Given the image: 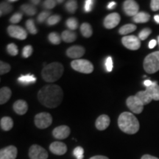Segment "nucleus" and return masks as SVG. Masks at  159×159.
I'll return each instance as SVG.
<instances>
[{
  "mask_svg": "<svg viewBox=\"0 0 159 159\" xmlns=\"http://www.w3.org/2000/svg\"><path fill=\"white\" fill-rule=\"evenodd\" d=\"M94 1L93 0H86L85 2V5H84V11L86 13H90L92 11L93 6H94Z\"/></svg>",
  "mask_w": 159,
  "mask_h": 159,
  "instance_id": "c03bdc74",
  "label": "nucleus"
},
{
  "mask_svg": "<svg viewBox=\"0 0 159 159\" xmlns=\"http://www.w3.org/2000/svg\"><path fill=\"white\" fill-rule=\"evenodd\" d=\"M111 123V119L109 116L106 114L100 115L98 118L97 119L96 122H95V126L97 130H104L108 128Z\"/></svg>",
  "mask_w": 159,
  "mask_h": 159,
  "instance_id": "f3484780",
  "label": "nucleus"
},
{
  "mask_svg": "<svg viewBox=\"0 0 159 159\" xmlns=\"http://www.w3.org/2000/svg\"><path fill=\"white\" fill-rule=\"evenodd\" d=\"M136 96L138 97L139 100L142 102V104L144 105L149 104L152 100V97L150 96V94H149V92L147 90L139 91L136 94Z\"/></svg>",
  "mask_w": 159,
  "mask_h": 159,
  "instance_id": "4be33fe9",
  "label": "nucleus"
},
{
  "mask_svg": "<svg viewBox=\"0 0 159 159\" xmlns=\"http://www.w3.org/2000/svg\"><path fill=\"white\" fill-rule=\"evenodd\" d=\"M13 107L15 112L19 115L25 114L28 110V105L27 102L23 99H19V100L16 101Z\"/></svg>",
  "mask_w": 159,
  "mask_h": 159,
  "instance_id": "a211bd4d",
  "label": "nucleus"
},
{
  "mask_svg": "<svg viewBox=\"0 0 159 159\" xmlns=\"http://www.w3.org/2000/svg\"><path fill=\"white\" fill-rule=\"evenodd\" d=\"M49 41L54 45H58L61 42V37L57 33L53 32V33H49L48 35Z\"/></svg>",
  "mask_w": 159,
  "mask_h": 159,
  "instance_id": "c756f323",
  "label": "nucleus"
},
{
  "mask_svg": "<svg viewBox=\"0 0 159 159\" xmlns=\"http://www.w3.org/2000/svg\"><path fill=\"white\" fill-rule=\"evenodd\" d=\"M11 69V65L8 63L0 61V74L5 75L6 73H8Z\"/></svg>",
  "mask_w": 159,
  "mask_h": 159,
  "instance_id": "e433bc0d",
  "label": "nucleus"
},
{
  "mask_svg": "<svg viewBox=\"0 0 159 159\" xmlns=\"http://www.w3.org/2000/svg\"><path fill=\"white\" fill-rule=\"evenodd\" d=\"M152 83H153V82H152L150 80H145L144 82V85L146 88H148V87H150L152 85Z\"/></svg>",
  "mask_w": 159,
  "mask_h": 159,
  "instance_id": "8fccbe9b",
  "label": "nucleus"
},
{
  "mask_svg": "<svg viewBox=\"0 0 159 159\" xmlns=\"http://www.w3.org/2000/svg\"><path fill=\"white\" fill-rule=\"evenodd\" d=\"M157 44V41L156 40H151L150 41V43H149V48L150 49H153L155 47H156Z\"/></svg>",
  "mask_w": 159,
  "mask_h": 159,
  "instance_id": "de8ad7c7",
  "label": "nucleus"
},
{
  "mask_svg": "<svg viewBox=\"0 0 159 159\" xmlns=\"http://www.w3.org/2000/svg\"><path fill=\"white\" fill-rule=\"evenodd\" d=\"M136 26L134 25H132V24H128V25H123L122 27H121L119 30V33L120 35H128L129 33H133V32L135 31L136 30Z\"/></svg>",
  "mask_w": 159,
  "mask_h": 159,
  "instance_id": "c85d7f7f",
  "label": "nucleus"
},
{
  "mask_svg": "<svg viewBox=\"0 0 159 159\" xmlns=\"http://www.w3.org/2000/svg\"><path fill=\"white\" fill-rule=\"evenodd\" d=\"M13 5L9 2H2L0 4V16H4L13 11Z\"/></svg>",
  "mask_w": 159,
  "mask_h": 159,
  "instance_id": "bb28decb",
  "label": "nucleus"
},
{
  "mask_svg": "<svg viewBox=\"0 0 159 159\" xmlns=\"http://www.w3.org/2000/svg\"><path fill=\"white\" fill-rule=\"evenodd\" d=\"M30 2L33 4V5H39V4L40 3V1H39V0H36V1H34V0H33V1H30Z\"/></svg>",
  "mask_w": 159,
  "mask_h": 159,
  "instance_id": "864d4df0",
  "label": "nucleus"
},
{
  "mask_svg": "<svg viewBox=\"0 0 159 159\" xmlns=\"http://www.w3.org/2000/svg\"><path fill=\"white\" fill-rule=\"evenodd\" d=\"M51 12L49 11H44L43 12H41L40 14L37 17V20L38 22L39 23H43V21H46V20H48L49 17L51 16Z\"/></svg>",
  "mask_w": 159,
  "mask_h": 159,
  "instance_id": "f704fd0d",
  "label": "nucleus"
},
{
  "mask_svg": "<svg viewBox=\"0 0 159 159\" xmlns=\"http://www.w3.org/2000/svg\"><path fill=\"white\" fill-rule=\"evenodd\" d=\"M61 19V16L52 15L49 18L48 20L47 21V25H49V26H53V25H57V23L60 22Z\"/></svg>",
  "mask_w": 159,
  "mask_h": 159,
  "instance_id": "c9c22d12",
  "label": "nucleus"
},
{
  "mask_svg": "<svg viewBox=\"0 0 159 159\" xmlns=\"http://www.w3.org/2000/svg\"><path fill=\"white\" fill-rule=\"evenodd\" d=\"M66 25L67 27H68L71 31H74L78 27V21H77V19H75L74 17L69 18V19L66 20Z\"/></svg>",
  "mask_w": 159,
  "mask_h": 159,
  "instance_id": "2f4dec72",
  "label": "nucleus"
},
{
  "mask_svg": "<svg viewBox=\"0 0 159 159\" xmlns=\"http://www.w3.org/2000/svg\"><path fill=\"white\" fill-rule=\"evenodd\" d=\"M116 6V2H111L108 3V6H107V8H108V10H112V9H114Z\"/></svg>",
  "mask_w": 159,
  "mask_h": 159,
  "instance_id": "49530a36",
  "label": "nucleus"
},
{
  "mask_svg": "<svg viewBox=\"0 0 159 159\" xmlns=\"http://www.w3.org/2000/svg\"><path fill=\"white\" fill-rule=\"evenodd\" d=\"M119 128L127 134H135L140 128L139 120L134 114L129 112H123L118 118Z\"/></svg>",
  "mask_w": 159,
  "mask_h": 159,
  "instance_id": "f03ea898",
  "label": "nucleus"
},
{
  "mask_svg": "<svg viewBox=\"0 0 159 159\" xmlns=\"http://www.w3.org/2000/svg\"><path fill=\"white\" fill-rule=\"evenodd\" d=\"M65 7L69 13H75L77 9V2L74 1V0H70V1L66 2Z\"/></svg>",
  "mask_w": 159,
  "mask_h": 159,
  "instance_id": "7c9ffc66",
  "label": "nucleus"
},
{
  "mask_svg": "<svg viewBox=\"0 0 159 159\" xmlns=\"http://www.w3.org/2000/svg\"><path fill=\"white\" fill-rule=\"evenodd\" d=\"M122 44L130 50H137L141 47V40L135 35H126L122 39Z\"/></svg>",
  "mask_w": 159,
  "mask_h": 159,
  "instance_id": "1a4fd4ad",
  "label": "nucleus"
},
{
  "mask_svg": "<svg viewBox=\"0 0 159 159\" xmlns=\"http://www.w3.org/2000/svg\"><path fill=\"white\" fill-rule=\"evenodd\" d=\"M127 106L134 114H139L142 112L144 105L139 100V99L136 95L129 97L126 100Z\"/></svg>",
  "mask_w": 159,
  "mask_h": 159,
  "instance_id": "6e6552de",
  "label": "nucleus"
},
{
  "mask_svg": "<svg viewBox=\"0 0 159 159\" xmlns=\"http://www.w3.org/2000/svg\"><path fill=\"white\" fill-rule=\"evenodd\" d=\"M21 10L27 16H34L37 13V9L35 7L30 4H24L21 6Z\"/></svg>",
  "mask_w": 159,
  "mask_h": 159,
  "instance_id": "cd10ccee",
  "label": "nucleus"
},
{
  "mask_svg": "<svg viewBox=\"0 0 159 159\" xmlns=\"http://www.w3.org/2000/svg\"><path fill=\"white\" fill-rule=\"evenodd\" d=\"M71 66L74 70L83 74H90L94 71V66L88 60H74L71 63Z\"/></svg>",
  "mask_w": 159,
  "mask_h": 159,
  "instance_id": "39448f33",
  "label": "nucleus"
},
{
  "mask_svg": "<svg viewBox=\"0 0 159 159\" xmlns=\"http://www.w3.org/2000/svg\"><path fill=\"white\" fill-rule=\"evenodd\" d=\"M10 3L11 2H16V0H10V1H8Z\"/></svg>",
  "mask_w": 159,
  "mask_h": 159,
  "instance_id": "5fc2aeb1",
  "label": "nucleus"
},
{
  "mask_svg": "<svg viewBox=\"0 0 159 159\" xmlns=\"http://www.w3.org/2000/svg\"><path fill=\"white\" fill-rule=\"evenodd\" d=\"M105 69L108 72H111L113 70V60L111 56L106 57L105 61Z\"/></svg>",
  "mask_w": 159,
  "mask_h": 159,
  "instance_id": "a19ab883",
  "label": "nucleus"
},
{
  "mask_svg": "<svg viewBox=\"0 0 159 159\" xmlns=\"http://www.w3.org/2000/svg\"><path fill=\"white\" fill-rule=\"evenodd\" d=\"M151 33H152V30H151L150 28H148V27H147V28L143 29L139 33V39L142 40V41H144V40L148 39L149 35L151 34Z\"/></svg>",
  "mask_w": 159,
  "mask_h": 159,
  "instance_id": "4c0bfd02",
  "label": "nucleus"
},
{
  "mask_svg": "<svg viewBox=\"0 0 159 159\" xmlns=\"http://www.w3.org/2000/svg\"><path fill=\"white\" fill-rule=\"evenodd\" d=\"M48 152L42 147L38 144H33L30 148L29 157L30 159H47Z\"/></svg>",
  "mask_w": 159,
  "mask_h": 159,
  "instance_id": "0eeeda50",
  "label": "nucleus"
},
{
  "mask_svg": "<svg viewBox=\"0 0 159 159\" xmlns=\"http://www.w3.org/2000/svg\"><path fill=\"white\" fill-rule=\"evenodd\" d=\"M120 16L117 13H112L105 18L103 25L107 29H113L120 22Z\"/></svg>",
  "mask_w": 159,
  "mask_h": 159,
  "instance_id": "f8f14e48",
  "label": "nucleus"
},
{
  "mask_svg": "<svg viewBox=\"0 0 159 159\" xmlns=\"http://www.w3.org/2000/svg\"><path fill=\"white\" fill-rule=\"evenodd\" d=\"M26 27L30 33L33 35H35L38 33V30L35 27L34 20L28 19L26 21Z\"/></svg>",
  "mask_w": 159,
  "mask_h": 159,
  "instance_id": "473e14b6",
  "label": "nucleus"
},
{
  "mask_svg": "<svg viewBox=\"0 0 159 159\" xmlns=\"http://www.w3.org/2000/svg\"><path fill=\"white\" fill-rule=\"evenodd\" d=\"M17 154V148L13 145H10L0 150V159H16Z\"/></svg>",
  "mask_w": 159,
  "mask_h": 159,
  "instance_id": "4468645a",
  "label": "nucleus"
},
{
  "mask_svg": "<svg viewBox=\"0 0 159 159\" xmlns=\"http://www.w3.org/2000/svg\"><path fill=\"white\" fill-rule=\"evenodd\" d=\"M144 69L148 74H154L159 70V51H156L146 56L144 63Z\"/></svg>",
  "mask_w": 159,
  "mask_h": 159,
  "instance_id": "20e7f679",
  "label": "nucleus"
},
{
  "mask_svg": "<svg viewBox=\"0 0 159 159\" xmlns=\"http://www.w3.org/2000/svg\"><path fill=\"white\" fill-rule=\"evenodd\" d=\"M21 19H22V13H16L11 17V19H10V21H11L12 24H14L15 25V24L19 23L21 20Z\"/></svg>",
  "mask_w": 159,
  "mask_h": 159,
  "instance_id": "37998d69",
  "label": "nucleus"
},
{
  "mask_svg": "<svg viewBox=\"0 0 159 159\" xmlns=\"http://www.w3.org/2000/svg\"><path fill=\"white\" fill-rule=\"evenodd\" d=\"M12 94V91L8 87H2L0 90V104H5L9 100Z\"/></svg>",
  "mask_w": 159,
  "mask_h": 159,
  "instance_id": "aec40b11",
  "label": "nucleus"
},
{
  "mask_svg": "<svg viewBox=\"0 0 159 159\" xmlns=\"http://www.w3.org/2000/svg\"><path fill=\"white\" fill-rule=\"evenodd\" d=\"M123 10L128 16H135L139 13V5L134 0H127L123 3Z\"/></svg>",
  "mask_w": 159,
  "mask_h": 159,
  "instance_id": "9b49d317",
  "label": "nucleus"
},
{
  "mask_svg": "<svg viewBox=\"0 0 159 159\" xmlns=\"http://www.w3.org/2000/svg\"><path fill=\"white\" fill-rule=\"evenodd\" d=\"M158 43H159V35L158 36Z\"/></svg>",
  "mask_w": 159,
  "mask_h": 159,
  "instance_id": "4d7b16f0",
  "label": "nucleus"
},
{
  "mask_svg": "<svg viewBox=\"0 0 159 159\" xmlns=\"http://www.w3.org/2000/svg\"><path fill=\"white\" fill-rule=\"evenodd\" d=\"M49 150L53 154L57 155V156H62L66 152L67 147L64 143L55 142L49 145Z\"/></svg>",
  "mask_w": 159,
  "mask_h": 159,
  "instance_id": "dca6fc26",
  "label": "nucleus"
},
{
  "mask_svg": "<svg viewBox=\"0 0 159 159\" xmlns=\"http://www.w3.org/2000/svg\"><path fill=\"white\" fill-rule=\"evenodd\" d=\"M80 32L83 36L85 38H90L93 34V30L89 23H83L80 26Z\"/></svg>",
  "mask_w": 159,
  "mask_h": 159,
  "instance_id": "a878e982",
  "label": "nucleus"
},
{
  "mask_svg": "<svg viewBox=\"0 0 159 159\" xmlns=\"http://www.w3.org/2000/svg\"><path fill=\"white\" fill-rule=\"evenodd\" d=\"M64 68L59 62H53L47 65L41 71V77L47 83H54L62 77Z\"/></svg>",
  "mask_w": 159,
  "mask_h": 159,
  "instance_id": "7ed1b4c3",
  "label": "nucleus"
},
{
  "mask_svg": "<svg viewBox=\"0 0 159 159\" xmlns=\"http://www.w3.org/2000/svg\"><path fill=\"white\" fill-rule=\"evenodd\" d=\"M0 125L1 128L5 131L11 130L13 127V121L11 117L4 116L1 119L0 121Z\"/></svg>",
  "mask_w": 159,
  "mask_h": 159,
  "instance_id": "5701e85b",
  "label": "nucleus"
},
{
  "mask_svg": "<svg viewBox=\"0 0 159 159\" xmlns=\"http://www.w3.org/2000/svg\"><path fill=\"white\" fill-rule=\"evenodd\" d=\"M89 159H109V158L108 157L104 156H95L91 157V158Z\"/></svg>",
  "mask_w": 159,
  "mask_h": 159,
  "instance_id": "3c124183",
  "label": "nucleus"
},
{
  "mask_svg": "<svg viewBox=\"0 0 159 159\" xmlns=\"http://www.w3.org/2000/svg\"><path fill=\"white\" fill-rule=\"evenodd\" d=\"M33 51V49L32 46L30 45L25 46V47L23 48V50H22V56L24 57H25V58H27V57H29L32 55Z\"/></svg>",
  "mask_w": 159,
  "mask_h": 159,
  "instance_id": "ea45409f",
  "label": "nucleus"
},
{
  "mask_svg": "<svg viewBox=\"0 0 159 159\" xmlns=\"http://www.w3.org/2000/svg\"><path fill=\"white\" fill-rule=\"evenodd\" d=\"M73 153H74L75 156L76 157L77 159H83L84 158V150H83V148L81 147H77L76 148H75L74 151H73Z\"/></svg>",
  "mask_w": 159,
  "mask_h": 159,
  "instance_id": "58836bf2",
  "label": "nucleus"
},
{
  "mask_svg": "<svg viewBox=\"0 0 159 159\" xmlns=\"http://www.w3.org/2000/svg\"><path fill=\"white\" fill-rule=\"evenodd\" d=\"M141 159H159V158H156V157L155 156H150V155H144Z\"/></svg>",
  "mask_w": 159,
  "mask_h": 159,
  "instance_id": "09e8293b",
  "label": "nucleus"
},
{
  "mask_svg": "<svg viewBox=\"0 0 159 159\" xmlns=\"http://www.w3.org/2000/svg\"><path fill=\"white\" fill-rule=\"evenodd\" d=\"M7 33L11 37L19 40H25L27 37L26 30L17 25H10L7 27Z\"/></svg>",
  "mask_w": 159,
  "mask_h": 159,
  "instance_id": "9d476101",
  "label": "nucleus"
},
{
  "mask_svg": "<svg viewBox=\"0 0 159 159\" xmlns=\"http://www.w3.org/2000/svg\"><path fill=\"white\" fill-rule=\"evenodd\" d=\"M35 126L39 129H46L52 123V117L49 113H40L35 115L34 119Z\"/></svg>",
  "mask_w": 159,
  "mask_h": 159,
  "instance_id": "423d86ee",
  "label": "nucleus"
},
{
  "mask_svg": "<svg viewBox=\"0 0 159 159\" xmlns=\"http://www.w3.org/2000/svg\"><path fill=\"white\" fill-rule=\"evenodd\" d=\"M146 90L148 91L153 100H159V85L156 81H154L151 86L146 88Z\"/></svg>",
  "mask_w": 159,
  "mask_h": 159,
  "instance_id": "6ab92c4d",
  "label": "nucleus"
},
{
  "mask_svg": "<svg viewBox=\"0 0 159 159\" xmlns=\"http://www.w3.org/2000/svg\"><path fill=\"white\" fill-rule=\"evenodd\" d=\"M18 81L19 83L22 84L24 85H27L33 84L36 82V78L33 75L28 74L25 75H21L18 78Z\"/></svg>",
  "mask_w": 159,
  "mask_h": 159,
  "instance_id": "412c9836",
  "label": "nucleus"
},
{
  "mask_svg": "<svg viewBox=\"0 0 159 159\" xmlns=\"http://www.w3.org/2000/svg\"><path fill=\"white\" fill-rule=\"evenodd\" d=\"M85 52V49L82 46H72L67 49L66 55L70 58L77 60L83 56Z\"/></svg>",
  "mask_w": 159,
  "mask_h": 159,
  "instance_id": "ddd939ff",
  "label": "nucleus"
},
{
  "mask_svg": "<svg viewBox=\"0 0 159 159\" xmlns=\"http://www.w3.org/2000/svg\"><path fill=\"white\" fill-rule=\"evenodd\" d=\"M57 1H54V0H46V1L43 2V6L45 9L50 10L54 8V7L56 6Z\"/></svg>",
  "mask_w": 159,
  "mask_h": 159,
  "instance_id": "79ce46f5",
  "label": "nucleus"
},
{
  "mask_svg": "<svg viewBox=\"0 0 159 159\" xmlns=\"http://www.w3.org/2000/svg\"><path fill=\"white\" fill-rule=\"evenodd\" d=\"M7 52L11 56H16L19 54V49L15 43H9L7 46Z\"/></svg>",
  "mask_w": 159,
  "mask_h": 159,
  "instance_id": "72a5a7b5",
  "label": "nucleus"
},
{
  "mask_svg": "<svg viewBox=\"0 0 159 159\" xmlns=\"http://www.w3.org/2000/svg\"><path fill=\"white\" fill-rule=\"evenodd\" d=\"M63 92L57 85H46L38 93V99L43 106L55 108L62 102Z\"/></svg>",
  "mask_w": 159,
  "mask_h": 159,
  "instance_id": "f257e3e1",
  "label": "nucleus"
},
{
  "mask_svg": "<svg viewBox=\"0 0 159 159\" xmlns=\"http://www.w3.org/2000/svg\"><path fill=\"white\" fill-rule=\"evenodd\" d=\"M70 128L66 125H61L52 130V135L57 139H65L70 135Z\"/></svg>",
  "mask_w": 159,
  "mask_h": 159,
  "instance_id": "2eb2a0df",
  "label": "nucleus"
},
{
  "mask_svg": "<svg viewBox=\"0 0 159 159\" xmlns=\"http://www.w3.org/2000/svg\"><path fill=\"white\" fill-rule=\"evenodd\" d=\"M58 2V3H61V2H63V1L62 0V1H57V3Z\"/></svg>",
  "mask_w": 159,
  "mask_h": 159,
  "instance_id": "6e6d98bb",
  "label": "nucleus"
},
{
  "mask_svg": "<svg viewBox=\"0 0 159 159\" xmlns=\"http://www.w3.org/2000/svg\"><path fill=\"white\" fill-rule=\"evenodd\" d=\"M150 15L146 12H139L133 17V21L135 23H146L150 20Z\"/></svg>",
  "mask_w": 159,
  "mask_h": 159,
  "instance_id": "393cba45",
  "label": "nucleus"
},
{
  "mask_svg": "<svg viewBox=\"0 0 159 159\" xmlns=\"http://www.w3.org/2000/svg\"><path fill=\"white\" fill-rule=\"evenodd\" d=\"M61 39L66 43L74 42L77 39V34L74 31L64 30L61 34Z\"/></svg>",
  "mask_w": 159,
  "mask_h": 159,
  "instance_id": "b1692460",
  "label": "nucleus"
},
{
  "mask_svg": "<svg viewBox=\"0 0 159 159\" xmlns=\"http://www.w3.org/2000/svg\"><path fill=\"white\" fill-rule=\"evenodd\" d=\"M154 19L157 24H159V14L156 15L154 16Z\"/></svg>",
  "mask_w": 159,
  "mask_h": 159,
  "instance_id": "603ef678",
  "label": "nucleus"
},
{
  "mask_svg": "<svg viewBox=\"0 0 159 159\" xmlns=\"http://www.w3.org/2000/svg\"><path fill=\"white\" fill-rule=\"evenodd\" d=\"M150 7L152 11H157L159 10V0H152L150 2Z\"/></svg>",
  "mask_w": 159,
  "mask_h": 159,
  "instance_id": "a18cd8bd",
  "label": "nucleus"
}]
</instances>
